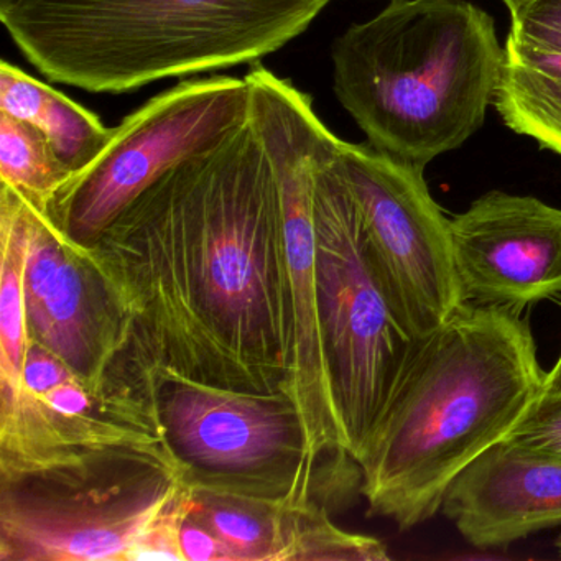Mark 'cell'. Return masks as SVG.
<instances>
[{
	"label": "cell",
	"instance_id": "9c48e42d",
	"mask_svg": "<svg viewBox=\"0 0 561 561\" xmlns=\"http://www.w3.org/2000/svg\"><path fill=\"white\" fill-rule=\"evenodd\" d=\"M249 119L248 81H183L114 127L110 142L61 190L48 216L75 242L91 245L167 172L218 146Z\"/></svg>",
	"mask_w": 561,
	"mask_h": 561
},
{
	"label": "cell",
	"instance_id": "3957f363",
	"mask_svg": "<svg viewBox=\"0 0 561 561\" xmlns=\"http://www.w3.org/2000/svg\"><path fill=\"white\" fill-rule=\"evenodd\" d=\"M331 0H0V21L54 83L121 94L255 64Z\"/></svg>",
	"mask_w": 561,
	"mask_h": 561
},
{
	"label": "cell",
	"instance_id": "44dd1931",
	"mask_svg": "<svg viewBox=\"0 0 561 561\" xmlns=\"http://www.w3.org/2000/svg\"><path fill=\"white\" fill-rule=\"evenodd\" d=\"M511 35L540 50L561 54V0H537L512 15Z\"/></svg>",
	"mask_w": 561,
	"mask_h": 561
},
{
	"label": "cell",
	"instance_id": "603a6c76",
	"mask_svg": "<svg viewBox=\"0 0 561 561\" xmlns=\"http://www.w3.org/2000/svg\"><path fill=\"white\" fill-rule=\"evenodd\" d=\"M545 392L561 393V353L554 366L548 370L547 377H545Z\"/></svg>",
	"mask_w": 561,
	"mask_h": 561
},
{
	"label": "cell",
	"instance_id": "7a4b0ae2",
	"mask_svg": "<svg viewBox=\"0 0 561 561\" xmlns=\"http://www.w3.org/2000/svg\"><path fill=\"white\" fill-rule=\"evenodd\" d=\"M545 377L527 320L461 305L416 344L357 456L369 515L400 530L435 517L453 482L530 412Z\"/></svg>",
	"mask_w": 561,
	"mask_h": 561
},
{
	"label": "cell",
	"instance_id": "7402d4cb",
	"mask_svg": "<svg viewBox=\"0 0 561 561\" xmlns=\"http://www.w3.org/2000/svg\"><path fill=\"white\" fill-rule=\"evenodd\" d=\"M180 550L183 561H238L231 548L190 511L180 528Z\"/></svg>",
	"mask_w": 561,
	"mask_h": 561
},
{
	"label": "cell",
	"instance_id": "7c38bea8",
	"mask_svg": "<svg viewBox=\"0 0 561 561\" xmlns=\"http://www.w3.org/2000/svg\"><path fill=\"white\" fill-rule=\"evenodd\" d=\"M157 439H165L157 390H94L61 357L28 340L21 400L0 415V476Z\"/></svg>",
	"mask_w": 561,
	"mask_h": 561
},
{
	"label": "cell",
	"instance_id": "9a60e30c",
	"mask_svg": "<svg viewBox=\"0 0 561 561\" xmlns=\"http://www.w3.org/2000/svg\"><path fill=\"white\" fill-rule=\"evenodd\" d=\"M492 104L508 129L561 157V54L508 34Z\"/></svg>",
	"mask_w": 561,
	"mask_h": 561
},
{
	"label": "cell",
	"instance_id": "e0dca14e",
	"mask_svg": "<svg viewBox=\"0 0 561 561\" xmlns=\"http://www.w3.org/2000/svg\"><path fill=\"white\" fill-rule=\"evenodd\" d=\"M27 202L11 186L0 188V415L12 412L24 390L28 347L25 310Z\"/></svg>",
	"mask_w": 561,
	"mask_h": 561
},
{
	"label": "cell",
	"instance_id": "30bf717a",
	"mask_svg": "<svg viewBox=\"0 0 561 561\" xmlns=\"http://www.w3.org/2000/svg\"><path fill=\"white\" fill-rule=\"evenodd\" d=\"M336 157L359 206L377 277L400 323L420 343L462 305L449 218L433 199L423 167L341 139Z\"/></svg>",
	"mask_w": 561,
	"mask_h": 561
},
{
	"label": "cell",
	"instance_id": "2e32d148",
	"mask_svg": "<svg viewBox=\"0 0 561 561\" xmlns=\"http://www.w3.org/2000/svg\"><path fill=\"white\" fill-rule=\"evenodd\" d=\"M0 113L41 130L75 175L100 156L113 136L96 114L8 61L0 65Z\"/></svg>",
	"mask_w": 561,
	"mask_h": 561
},
{
	"label": "cell",
	"instance_id": "5bb4252c",
	"mask_svg": "<svg viewBox=\"0 0 561 561\" xmlns=\"http://www.w3.org/2000/svg\"><path fill=\"white\" fill-rule=\"evenodd\" d=\"M443 515L476 548L561 527V458L501 442L446 492Z\"/></svg>",
	"mask_w": 561,
	"mask_h": 561
},
{
	"label": "cell",
	"instance_id": "4fadbf2b",
	"mask_svg": "<svg viewBox=\"0 0 561 561\" xmlns=\"http://www.w3.org/2000/svg\"><path fill=\"white\" fill-rule=\"evenodd\" d=\"M462 305L512 313L561 295V208L485 193L449 218Z\"/></svg>",
	"mask_w": 561,
	"mask_h": 561
},
{
	"label": "cell",
	"instance_id": "8992f818",
	"mask_svg": "<svg viewBox=\"0 0 561 561\" xmlns=\"http://www.w3.org/2000/svg\"><path fill=\"white\" fill-rule=\"evenodd\" d=\"M163 438L193 488L313 501L333 514L360 492L350 453L314 459L290 393L249 392L195 380L157 387Z\"/></svg>",
	"mask_w": 561,
	"mask_h": 561
},
{
	"label": "cell",
	"instance_id": "6da1fadb",
	"mask_svg": "<svg viewBox=\"0 0 561 561\" xmlns=\"http://www.w3.org/2000/svg\"><path fill=\"white\" fill-rule=\"evenodd\" d=\"M84 248L157 382L287 392L294 310L284 215L251 119L167 172Z\"/></svg>",
	"mask_w": 561,
	"mask_h": 561
},
{
	"label": "cell",
	"instance_id": "5b68a950",
	"mask_svg": "<svg viewBox=\"0 0 561 561\" xmlns=\"http://www.w3.org/2000/svg\"><path fill=\"white\" fill-rule=\"evenodd\" d=\"M192 485L165 439L0 476V561H133Z\"/></svg>",
	"mask_w": 561,
	"mask_h": 561
},
{
	"label": "cell",
	"instance_id": "d6986e66",
	"mask_svg": "<svg viewBox=\"0 0 561 561\" xmlns=\"http://www.w3.org/2000/svg\"><path fill=\"white\" fill-rule=\"evenodd\" d=\"M47 137L24 121L0 113V179L28 203L50 211L55 198L73 179Z\"/></svg>",
	"mask_w": 561,
	"mask_h": 561
},
{
	"label": "cell",
	"instance_id": "ba28073f",
	"mask_svg": "<svg viewBox=\"0 0 561 561\" xmlns=\"http://www.w3.org/2000/svg\"><path fill=\"white\" fill-rule=\"evenodd\" d=\"M251 93V124L267 153L280 192L294 310V350L287 392L297 403L311 456L318 461L347 453L334 399L321 328L317 275L318 147L328 127L311 98L290 81L255 68L244 78Z\"/></svg>",
	"mask_w": 561,
	"mask_h": 561
},
{
	"label": "cell",
	"instance_id": "8fae6325",
	"mask_svg": "<svg viewBox=\"0 0 561 561\" xmlns=\"http://www.w3.org/2000/svg\"><path fill=\"white\" fill-rule=\"evenodd\" d=\"M25 213L31 340L61 357L94 390L156 392V377L137 357L129 318L88 249L32 203Z\"/></svg>",
	"mask_w": 561,
	"mask_h": 561
},
{
	"label": "cell",
	"instance_id": "ac0fdd59",
	"mask_svg": "<svg viewBox=\"0 0 561 561\" xmlns=\"http://www.w3.org/2000/svg\"><path fill=\"white\" fill-rule=\"evenodd\" d=\"M297 502L305 501H275L192 485L190 514L211 528L238 561H288Z\"/></svg>",
	"mask_w": 561,
	"mask_h": 561
},
{
	"label": "cell",
	"instance_id": "277c9868",
	"mask_svg": "<svg viewBox=\"0 0 561 561\" xmlns=\"http://www.w3.org/2000/svg\"><path fill=\"white\" fill-rule=\"evenodd\" d=\"M502 60L469 0H392L334 42V94L374 149L425 169L481 129Z\"/></svg>",
	"mask_w": 561,
	"mask_h": 561
},
{
	"label": "cell",
	"instance_id": "52a82bcc",
	"mask_svg": "<svg viewBox=\"0 0 561 561\" xmlns=\"http://www.w3.org/2000/svg\"><path fill=\"white\" fill-rule=\"evenodd\" d=\"M337 140L327 129L318 147V294L334 399L347 453L357 459L419 343L370 262L359 206L337 165Z\"/></svg>",
	"mask_w": 561,
	"mask_h": 561
},
{
	"label": "cell",
	"instance_id": "d4e9b609",
	"mask_svg": "<svg viewBox=\"0 0 561 561\" xmlns=\"http://www.w3.org/2000/svg\"><path fill=\"white\" fill-rule=\"evenodd\" d=\"M554 545H557L558 554L561 557V535L557 538V543Z\"/></svg>",
	"mask_w": 561,
	"mask_h": 561
},
{
	"label": "cell",
	"instance_id": "ffe728a7",
	"mask_svg": "<svg viewBox=\"0 0 561 561\" xmlns=\"http://www.w3.org/2000/svg\"><path fill=\"white\" fill-rule=\"evenodd\" d=\"M505 442L527 451L561 458V393H541Z\"/></svg>",
	"mask_w": 561,
	"mask_h": 561
},
{
	"label": "cell",
	"instance_id": "cb8c5ba5",
	"mask_svg": "<svg viewBox=\"0 0 561 561\" xmlns=\"http://www.w3.org/2000/svg\"><path fill=\"white\" fill-rule=\"evenodd\" d=\"M502 4L508 9L512 15L518 14V12L524 11L528 5L534 4L537 0H501Z\"/></svg>",
	"mask_w": 561,
	"mask_h": 561
}]
</instances>
